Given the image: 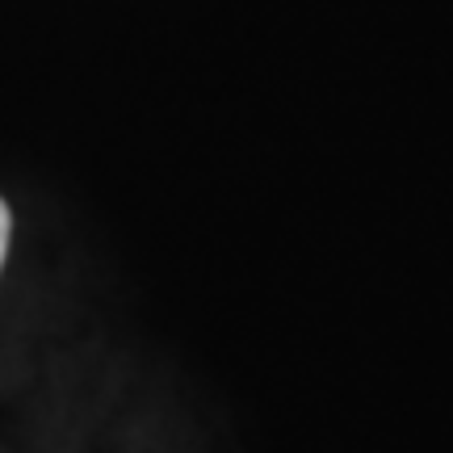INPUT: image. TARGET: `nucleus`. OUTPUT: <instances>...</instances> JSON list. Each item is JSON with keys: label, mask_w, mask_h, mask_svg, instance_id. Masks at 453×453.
Returning <instances> with one entry per match:
<instances>
[{"label": "nucleus", "mask_w": 453, "mask_h": 453, "mask_svg": "<svg viewBox=\"0 0 453 453\" xmlns=\"http://www.w3.org/2000/svg\"><path fill=\"white\" fill-rule=\"evenodd\" d=\"M9 226H13V219H9V206L0 197V269H4V252H9Z\"/></svg>", "instance_id": "f257e3e1"}]
</instances>
